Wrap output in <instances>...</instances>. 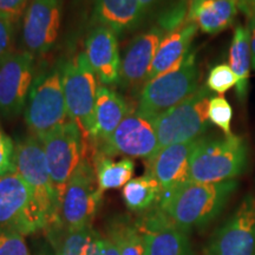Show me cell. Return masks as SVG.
<instances>
[{"instance_id":"cell-1","label":"cell","mask_w":255,"mask_h":255,"mask_svg":"<svg viewBox=\"0 0 255 255\" xmlns=\"http://www.w3.org/2000/svg\"><path fill=\"white\" fill-rule=\"evenodd\" d=\"M238 186L235 180L219 183L188 181L162 193L157 206L178 228L189 233L212 222L229 202Z\"/></svg>"},{"instance_id":"cell-2","label":"cell","mask_w":255,"mask_h":255,"mask_svg":"<svg viewBox=\"0 0 255 255\" xmlns=\"http://www.w3.org/2000/svg\"><path fill=\"white\" fill-rule=\"evenodd\" d=\"M248 162V146L244 137L235 135L201 137L190 157L189 181L219 183L235 180Z\"/></svg>"},{"instance_id":"cell-3","label":"cell","mask_w":255,"mask_h":255,"mask_svg":"<svg viewBox=\"0 0 255 255\" xmlns=\"http://www.w3.org/2000/svg\"><path fill=\"white\" fill-rule=\"evenodd\" d=\"M196 53L190 51L180 65L146 82L139 92L137 113L155 120L182 103L200 88Z\"/></svg>"},{"instance_id":"cell-4","label":"cell","mask_w":255,"mask_h":255,"mask_svg":"<svg viewBox=\"0 0 255 255\" xmlns=\"http://www.w3.org/2000/svg\"><path fill=\"white\" fill-rule=\"evenodd\" d=\"M14 173L25 181L46 220L47 229L60 226V199L53 186L43 145L36 135H31L15 144Z\"/></svg>"},{"instance_id":"cell-5","label":"cell","mask_w":255,"mask_h":255,"mask_svg":"<svg viewBox=\"0 0 255 255\" xmlns=\"http://www.w3.org/2000/svg\"><path fill=\"white\" fill-rule=\"evenodd\" d=\"M62 81L69 119L78 124L88 145H91L98 79L85 51L77 53L64 64Z\"/></svg>"},{"instance_id":"cell-6","label":"cell","mask_w":255,"mask_h":255,"mask_svg":"<svg viewBox=\"0 0 255 255\" xmlns=\"http://www.w3.org/2000/svg\"><path fill=\"white\" fill-rule=\"evenodd\" d=\"M213 92L206 84L173 109L155 119L158 150L165 146L199 139L209 128L208 107Z\"/></svg>"},{"instance_id":"cell-7","label":"cell","mask_w":255,"mask_h":255,"mask_svg":"<svg viewBox=\"0 0 255 255\" xmlns=\"http://www.w3.org/2000/svg\"><path fill=\"white\" fill-rule=\"evenodd\" d=\"M102 195L94 165L84 157L64 188L59 209L60 227L69 232L92 227Z\"/></svg>"},{"instance_id":"cell-8","label":"cell","mask_w":255,"mask_h":255,"mask_svg":"<svg viewBox=\"0 0 255 255\" xmlns=\"http://www.w3.org/2000/svg\"><path fill=\"white\" fill-rule=\"evenodd\" d=\"M37 137L43 145L53 186L62 200L64 188L85 157L88 143L81 128L72 120Z\"/></svg>"},{"instance_id":"cell-9","label":"cell","mask_w":255,"mask_h":255,"mask_svg":"<svg viewBox=\"0 0 255 255\" xmlns=\"http://www.w3.org/2000/svg\"><path fill=\"white\" fill-rule=\"evenodd\" d=\"M69 120L62 70L55 68L41 73L33 82L25 105V122L28 129L39 136Z\"/></svg>"},{"instance_id":"cell-10","label":"cell","mask_w":255,"mask_h":255,"mask_svg":"<svg viewBox=\"0 0 255 255\" xmlns=\"http://www.w3.org/2000/svg\"><path fill=\"white\" fill-rule=\"evenodd\" d=\"M0 229L30 235L47 229L46 220L25 181L17 173L0 177Z\"/></svg>"},{"instance_id":"cell-11","label":"cell","mask_w":255,"mask_h":255,"mask_svg":"<svg viewBox=\"0 0 255 255\" xmlns=\"http://www.w3.org/2000/svg\"><path fill=\"white\" fill-rule=\"evenodd\" d=\"M96 151L110 156L144 158L148 161L158 151L155 120L131 111L103 141L96 143Z\"/></svg>"},{"instance_id":"cell-12","label":"cell","mask_w":255,"mask_h":255,"mask_svg":"<svg viewBox=\"0 0 255 255\" xmlns=\"http://www.w3.org/2000/svg\"><path fill=\"white\" fill-rule=\"evenodd\" d=\"M206 255H255V196H245L232 215L216 229Z\"/></svg>"},{"instance_id":"cell-13","label":"cell","mask_w":255,"mask_h":255,"mask_svg":"<svg viewBox=\"0 0 255 255\" xmlns=\"http://www.w3.org/2000/svg\"><path fill=\"white\" fill-rule=\"evenodd\" d=\"M34 56L18 51L0 63V114L14 117L26 105L33 85Z\"/></svg>"},{"instance_id":"cell-14","label":"cell","mask_w":255,"mask_h":255,"mask_svg":"<svg viewBox=\"0 0 255 255\" xmlns=\"http://www.w3.org/2000/svg\"><path fill=\"white\" fill-rule=\"evenodd\" d=\"M64 0H31L23 21L25 51L41 56L55 46L59 36Z\"/></svg>"},{"instance_id":"cell-15","label":"cell","mask_w":255,"mask_h":255,"mask_svg":"<svg viewBox=\"0 0 255 255\" xmlns=\"http://www.w3.org/2000/svg\"><path fill=\"white\" fill-rule=\"evenodd\" d=\"M136 225L144 244V255H194L188 233L171 222L157 205Z\"/></svg>"},{"instance_id":"cell-16","label":"cell","mask_w":255,"mask_h":255,"mask_svg":"<svg viewBox=\"0 0 255 255\" xmlns=\"http://www.w3.org/2000/svg\"><path fill=\"white\" fill-rule=\"evenodd\" d=\"M167 36L157 24L133 38L121 60L120 83L124 88H143L146 83L156 51Z\"/></svg>"},{"instance_id":"cell-17","label":"cell","mask_w":255,"mask_h":255,"mask_svg":"<svg viewBox=\"0 0 255 255\" xmlns=\"http://www.w3.org/2000/svg\"><path fill=\"white\" fill-rule=\"evenodd\" d=\"M197 141L199 139L168 145L159 149L146 161V174L157 181L162 193L173 190L189 181L190 157Z\"/></svg>"},{"instance_id":"cell-18","label":"cell","mask_w":255,"mask_h":255,"mask_svg":"<svg viewBox=\"0 0 255 255\" xmlns=\"http://www.w3.org/2000/svg\"><path fill=\"white\" fill-rule=\"evenodd\" d=\"M85 53L102 85L120 82L121 56L117 34L105 26H96L85 43Z\"/></svg>"},{"instance_id":"cell-19","label":"cell","mask_w":255,"mask_h":255,"mask_svg":"<svg viewBox=\"0 0 255 255\" xmlns=\"http://www.w3.org/2000/svg\"><path fill=\"white\" fill-rule=\"evenodd\" d=\"M139 0H91V18L115 33L131 31L145 17Z\"/></svg>"},{"instance_id":"cell-20","label":"cell","mask_w":255,"mask_h":255,"mask_svg":"<svg viewBox=\"0 0 255 255\" xmlns=\"http://www.w3.org/2000/svg\"><path fill=\"white\" fill-rule=\"evenodd\" d=\"M239 13L238 0H189L188 21L215 36L233 26Z\"/></svg>"},{"instance_id":"cell-21","label":"cell","mask_w":255,"mask_h":255,"mask_svg":"<svg viewBox=\"0 0 255 255\" xmlns=\"http://www.w3.org/2000/svg\"><path fill=\"white\" fill-rule=\"evenodd\" d=\"M197 30L199 27L195 24L187 21L186 24L171 33H168L162 39L156 51L146 82L163 75L183 62L188 53L190 52L191 43L196 36Z\"/></svg>"},{"instance_id":"cell-22","label":"cell","mask_w":255,"mask_h":255,"mask_svg":"<svg viewBox=\"0 0 255 255\" xmlns=\"http://www.w3.org/2000/svg\"><path fill=\"white\" fill-rule=\"evenodd\" d=\"M130 113L131 110L122 96L107 85H100L96 96L92 144L108 138Z\"/></svg>"},{"instance_id":"cell-23","label":"cell","mask_w":255,"mask_h":255,"mask_svg":"<svg viewBox=\"0 0 255 255\" xmlns=\"http://www.w3.org/2000/svg\"><path fill=\"white\" fill-rule=\"evenodd\" d=\"M253 65V56L251 50L250 31L246 25L238 24L233 31L229 47V66L237 77V98L241 104L246 103L250 90L251 66Z\"/></svg>"},{"instance_id":"cell-24","label":"cell","mask_w":255,"mask_h":255,"mask_svg":"<svg viewBox=\"0 0 255 255\" xmlns=\"http://www.w3.org/2000/svg\"><path fill=\"white\" fill-rule=\"evenodd\" d=\"M97 186L102 193L111 189H119L126 186L132 178L135 163L131 158L114 161L110 156L95 152L92 156Z\"/></svg>"},{"instance_id":"cell-25","label":"cell","mask_w":255,"mask_h":255,"mask_svg":"<svg viewBox=\"0 0 255 255\" xmlns=\"http://www.w3.org/2000/svg\"><path fill=\"white\" fill-rule=\"evenodd\" d=\"M161 186L149 174L131 178L123 187V200L132 212H145L157 205L161 197Z\"/></svg>"},{"instance_id":"cell-26","label":"cell","mask_w":255,"mask_h":255,"mask_svg":"<svg viewBox=\"0 0 255 255\" xmlns=\"http://www.w3.org/2000/svg\"><path fill=\"white\" fill-rule=\"evenodd\" d=\"M119 245L121 255H144V244L136 222L120 220L108 229Z\"/></svg>"},{"instance_id":"cell-27","label":"cell","mask_w":255,"mask_h":255,"mask_svg":"<svg viewBox=\"0 0 255 255\" xmlns=\"http://www.w3.org/2000/svg\"><path fill=\"white\" fill-rule=\"evenodd\" d=\"M94 231L92 227L72 232L64 231L65 234L58 242L56 255H84Z\"/></svg>"},{"instance_id":"cell-28","label":"cell","mask_w":255,"mask_h":255,"mask_svg":"<svg viewBox=\"0 0 255 255\" xmlns=\"http://www.w3.org/2000/svg\"><path fill=\"white\" fill-rule=\"evenodd\" d=\"M188 9H189V0H176L159 13L156 24L163 28L167 34L171 33L187 23Z\"/></svg>"},{"instance_id":"cell-29","label":"cell","mask_w":255,"mask_h":255,"mask_svg":"<svg viewBox=\"0 0 255 255\" xmlns=\"http://www.w3.org/2000/svg\"><path fill=\"white\" fill-rule=\"evenodd\" d=\"M208 119L221 130L223 135H232L233 108L223 96H213L208 107Z\"/></svg>"},{"instance_id":"cell-30","label":"cell","mask_w":255,"mask_h":255,"mask_svg":"<svg viewBox=\"0 0 255 255\" xmlns=\"http://www.w3.org/2000/svg\"><path fill=\"white\" fill-rule=\"evenodd\" d=\"M206 85L212 92L223 95L237 85V77L227 64H218L209 71Z\"/></svg>"},{"instance_id":"cell-31","label":"cell","mask_w":255,"mask_h":255,"mask_svg":"<svg viewBox=\"0 0 255 255\" xmlns=\"http://www.w3.org/2000/svg\"><path fill=\"white\" fill-rule=\"evenodd\" d=\"M0 255H31L24 235L14 231L0 229Z\"/></svg>"},{"instance_id":"cell-32","label":"cell","mask_w":255,"mask_h":255,"mask_svg":"<svg viewBox=\"0 0 255 255\" xmlns=\"http://www.w3.org/2000/svg\"><path fill=\"white\" fill-rule=\"evenodd\" d=\"M15 145L0 126V177L14 173Z\"/></svg>"},{"instance_id":"cell-33","label":"cell","mask_w":255,"mask_h":255,"mask_svg":"<svg viewBox=\"0 0 255 255\" xmlns=\"http://www.w3.org/2000/svg\"><path fill=\"white\" fill-rule=\"evenodd\" d=\"M14 23L11 19L0 15V63L13 52Z\"/></svg>"},{"instance_id":"cell-34","label":"cell","mask_w":255,"mask_h":255,"mask_svg":"<svg viewBox=\"0 0 255 255\" xmlns=\"http://www.w3.org/2000/svg\"><path fill=\"white\" fill-rule=\"evenodd\" d=\"M27 5L28 0H0V15L15 23L25 13Z\"/></svg>"},{"instance_id":"cell-35","label":"cell","mask_w":255,"mask_h":255,"mask_svg":"<svg viewBox=\"0 0 255 255\" xmlns=\"http://www.w3.org/2000/svg\"><path fill=\"white\" fill-rule=\"evenodd\" d=\"M103 253H104V237H102L100 233L94 231L84 255H103Z\"/></svg>"},{"instance_id":"cell-36","label":"cell","mask_w":255,"mask_h":255,"mask_svg":"<svg viewBox=\"0 0 255 255\" xmlns=\"http://www.w3.org/2000/svg\"><path fill=\"white\" fill-rule=\"evenodd\" d=\"M241 12L246 15V26L248 31H250L252 56H253V58H255V12L252 11V9H241Z\"/></svg>"},{"instance_id":"cell-37","label":"cell","mask_w":255,"mask_h":255,"mask_svg":"<svg viewBox=\"0 0 255 255\" xmlns=\"http://www.w3.org/2000/svg\"><path fill=\"white\" fill-rule=\"evenodd\" d=\"M103 255H121L119 245L115 240L114 235L108 231L107 237H104V253Z\"/></svg>"},{"instance_id":"cell-38","label":"cell","mask_w":255,"mask_h":255,"mask_svg":"<svg viewBox=\"0 0 255 255\" xmlns=\"http://www.w3.org/2000/svg\"><path fill=\"white\" fill-rule=\"evenodd\" d=\"M143 9H144L145 14H148L149 12L154 11L155 8H157L164 0H139Z\"/></svg>"},{"instance_id":"cell-39","label":"cell","mask_w":255,"mask_h":255,"mask_svg":"<svg viewBox=\"0 0 255 255\" xmlns=\"http://www.w3.org/2000/svg\"><path fill=\"white\" fill-rule=\"evenodd\" d=\"M239 7L241 9H252L255 12V0H238Z\"/></svg>"},{"instance_id":"cell-40","label":"cell","mask_w":255,"mask_h":255,"mask_svg":"<svg viewBox=\"0 0 255 255\" xmlns=\"http://www.w3.org/2000/svg\"><path fill=\"white\" fill-rule=\"evenodd\" d=\"M40 255H52V254L49 253V252H45V253H43V254H40Z\"/></svg>"},{"instance_id":"cell-41","label":"cell","mask_w":255,"mask_h":255,"mask_svg":"<svg viewBox=\"0 0 255 255\" xmlns=\"http://www.w3.org/2000/svg\"><path fill=\"white\" fill-rule=\"evenodd\" d=\"M253 68L255 69V58H253Z\"/></svg>"}]
</instances>
